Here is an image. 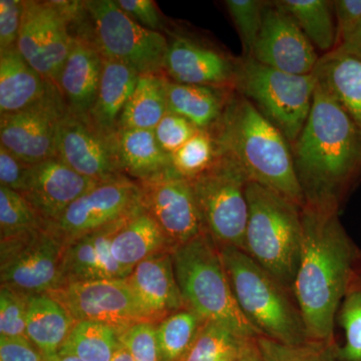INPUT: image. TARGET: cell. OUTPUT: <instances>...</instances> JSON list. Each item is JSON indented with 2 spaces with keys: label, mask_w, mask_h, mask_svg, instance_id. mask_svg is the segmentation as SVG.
<instances>
[{
  "label": "cell",
  "mask_w": 361,
  "mask_h": 361,
  "mask_svg": "<svg viewBox=\"0 0 361 361\" xmlns=\"http://www.w3.org/2000/svg\"><path fill=\"white\" fill-rule=\"evenodd\" d=\"M339 209L305 204L293 293L311 341H336V315L361 252L339 220Z\"/></svg>",
  "instance_id": "cell-1"
},
{
  "label": "cell",
  "mask_w": 361,
  "mask_h": 361,
  "mask_svg": "<svg viewBox=\"0 0 361 361\" xmlns=\"http://www.w3.org/2000/svg\"><path fill=\"white\" fill-rule=\"evenodd\" d=\"M305 204L341 208L361 176V130L318 84L302 132L291 145Z\"/></svg>",
  "instance_id": "cell-2"
},
{
  "label": "cell",
  "mask_w": 361,
  "mask_h": 361,
  "mask_svg": "<svg viewBox=\"0 0 361 361\" xmlns=\"http://www.w3.org/2000/svg\"><path fill=\"white\" fill-rule=\"evenodd\" d=\"M210 132L219 154L236 161L249 180L303 208L305 198L297 179L290 144L248 99L235 92L220 122Z\"/></svg>",
  "instance_id": "cell-3"
},
{
  "label": "cell",
  "mask_w": 361,
  "mask_h": 361,
  "mask_svg": "<svg viewBox=\"0 0 361 361\" xmlns=\"http://www.w3.org/2000/svg\"><path fill=\"white\" fill-rule=\"evenodd\" d=\"M178 284L186 306L246 338L261 336L240 310L223 262L220 246L205 232L172 251Z\"/></svg>",
  "instance_id": "cell-4"
},
{
  "label": "cell",
  "mask_w": 361,
  "mask_h": 361,
  "mask_svg": "<svg viewBox=\"0 0 361 361\" xmlns=\"http://www.w3.org/2000/svg\"><path fill=\"white\" fill-rule=\"evenodd\" d=\"M240 310L261 336L288 345L310 341L293 291L235 247H220Z\"/></svg>",
  "instance_id": "cell-5"
},
{
  "label": "cell",
  "mask_w": 361,
  "mask_h": 361,
  "mask_svg": "<svg viewBox=\"0 0 361 361\" xmlns=\"http://www.w3.org/2000/svg\"><path fill=\"white\" fill-rule=\"evenodd\" d=\"M245 248L261 267L293 291L302 245V208L249 180Z\"/></svg>",
  "instance_id": "cell-6"
},
{
  "label": "cell",
  "mask_w": 361,
  "mask_h": 361,
  "mask_svg": "<svg viewBox=\"0 0 361 361\" xmlns=\"http://www.w3.org/2000/svg\"><path fill=\"white\" fill-rule=\"evenodd\" d=\"M71 32L89 39L104 59L123 63L140 75H163L168 40L133 20L116 0L84 1Z\"/></svg>",
  "instance_id": "cell-7"
},
{
  "label": "cell",
  "mask_w": 361,
  "mask_h": 361,
  "mask_svg": "<svg viewBox=\"0 0 361 361\" xmlns=\"http://www.w3.org/2000/svg\"><path fill=\"white\" fill-rule=\"evenodd\" d=\"M317 87L311 75H291L252 58H240L235 90L267 118L290 146L302 132Z\"/></svg>",
  "instance_id": "cell-8"
},
{
  "label": "cell",
  "mask_w": 361,
  "mask_h": 361,
  "mask_svg": "<svg viewBox=\"0 0 361 361\" xmlns=\"http://www.w3.org/2000/svg\"><path fill=\"white\" fill-rule=\"evenodd\" d=\"M205 231L220 247L244 251L249 208V179L231 157L219 154L203 174L189 180Z\"/></svg>",
  "instance_id": "cell-9"
},
{
  "label": "cell",
  "mask_w": 361,
  "mask_h": 361,
  "mask_svg": "<svg viewBox=\"0 0 361 361\" xmlns=\"http://www.w3.org/2000/svg\"><path fill=\"white\" fill-rule=\"evenodd\" d=\"M82 9V1L25 0L16 47L23 59L56 87L73 44L71 23Z\"/></svg>",
  "instance_id": "cell-10"
},
{
  "label": "cell",
  "mask_w": 361,
  "mask_h": 361,
  "mask_svg": "<svg viewBox=\"0 0 361 361\" xmlns=\"http://www.w3.org/2000/svg\"><path fill=\"white\" fill-rule=\"evenodd\" d=\"M63 249V242L45 227L0 240L1 286L27 296L61 288Z\"/></svg>",
  "instance_id": "cell-11"
},
{
  "label": "cell",
  "mask_w": 361,
  "mask_h": 361,
  "mask_svg": "<svg viewBox=\"0 0 361 361\" xmlns=\"http://www.w3.org/2000/svg\"><path fill=\"white\" fill-rule=\"evenodd\" d=\"M75 322H96L122 332L135 323L155 322L125 279H101L66 285L49 292Z\"/></svg>",
  "instance_id": "cell-12"
},
{
  "label": "cell",
  "mask_w": 361,
  "mask_h": 361,
  "mask_svg": "<svg viewBox=\"0 0 361 361\" xmlns=\"http://www.w3.org/2000/svg\"><path fill=\"white\" fill-rule=\"evenodd\" d=\"M142 208L141 188L127 176L82 195L58 220L44 227L63 244L125 219Z\"/></svg>",
  "instance_id": "cell-13"
},
{
  "label": "cell",
  "mask_w": 361,
  "mask_h": 361,
  "mask_svg": "<svg viewBox=\"0 0 361 361\" xmlns=\"http://www.w3.org/2000/svg\"><path fill=\"white\" fill-rule=\"evenodd\" d=\"M68 108L56 85L25 110L0 118V145L28 164L56 157L59 126Z\"/></svg>",
  "instance_id": "cell-14"
},
{
  "label": "cell",
  "mask_w": 361,
  "mask_h": 361,
  "mask_svg": "<svg viewBox=\"0 0 361 361\" xmlns=\"http://www.w3.org/2000/svg\"><path fill=\"white\" fill-rule=\"evenodd\" d=\"M139 185L142 209L160 227L171 250L206 232L189 180L173 173Z\"/></svg>",
  "instance_id": "cell-15"
},
{
  "label": "cell",
  "mask_w": 361,
  "mask_h": 361,
  "mask_svg": "<svg viewBox=\"0 0 361 361\" xmlns=\"http://www.w3.org/2000/svg\"><path fill=\"white\" fill-rule=\"evenodd\" d=\"M296 21L277 1H267L252 59L291 75H311L320 59Z\"/></svg>",
  "instance_id": "cell-16"
},
{
  "label": "cell",
  "mask_w": 361,
  "mask_h": 361,
  "mask_svg": "<svg viewBox=\"0 0 361 361\" xmlns=\"http://www.w3.org/2000/svg\"><path fill=\"white\" fill-rule=\"evenodd\" d=\"M240 58L188 35L168 42L164 71L173 82L235 90Z\"/></svg>",
  "instance_id": "cell-17"
},
{
  "label": "cell",
  "mask_w": 361,
  "mask_h": 361,
  "mask_svg": "<svg viewBox=\"0 0 361 361\" xmlns=\"http://www.w3.org/2000/svg\"><path fill=\"white\" fill-rule=\"evenodd\" d=\"M56 158L78 174L99 183L125 177L118 167L111 140L68 111L59 123Z\"/></svg>",
  "instance_id": "cell-18"
},
{
  "label": "cell",
  "mask_w": 361,
  "mask_h": 361,
  "mask_svg": "<svg viewBox=\"0 0 361 361\" xmlns=\"http://www.w3.org/2000/svg\"><path fill=\"white\" fill-rule=\"evenodd\" d=\"M99 184L102 183L78 174L54 157L30 164L20 194L45 226L58 220L73 202Z\"/></svg>",
  "instance_id": "cell-19"
},
{
  "label": "cell",
  "mask_w": 361,
  "mask_h": 361,
  "mask_svg": "<svg viewBox=\"0 0 361 361\" xmlns=\"http://www.w3.org/2000/svg\"><path fill=\"white\" fill-rule=\"evenodd\" d=\"M71 35L73 44L58 89L71 115L85 120L97 99L104 59L89 39L77 33Z\"/></svg>",
  "instance_id": "cell-20"
},
{
  "label": "cell",
  "mask_w": 361,
  "mask_h": 361,
  "mask_svg": "<svg viewBox=\"0 0 361 361\" xmlns=\"http://www.w3.org/2000/svg\"><path fill=\"white\" fill-rule=\"evenodd\" d=\"M127 280L156 322L187 307L176 278L172 251L142 261Z\"/></svg>",
  "instance_id": "cell-21"
},
{
  "label": "cell",
  "mask_w": 361,
  "mask_h": 361,
  "mask_svg": "<svg viewBox=\"0 0 361 361\" xmlns=\"http://www.w3.org/2000/svg\"><path fill=\"white\" fill-rule=\"evenodd\" d=\"M140 75L130 66L104 59L97 99L85 121L106 139L111 140L120 129L123 111Z\"/></svg>",
  "instance_id": "cell-22"
},
{
  "label": "cell",
  "mask_w": 361,
  "mask_h": 361,
  "mask_svg": "<svg viewBox=\"0 0 361 361\" xmlns=\"http://www.w3.org/2000/svg\"><path fill=\"white\" fill-rule=\"evenodd\" d=\"M111 141L125 176L148 182L175 173L171 156L159 146L154 130L121 129Z\"/></svg>",
  "instance_id": "cell-23"
},
{
  "label": "cell",
  "mask_w": 361,
  "mask_h": 361,
  "mask_svg": "<svg viewBox=\"0 0 361 361\" xmlns=\"http://www.w3.org/2000/svg\"><path fill=\"white\" fill-rule=\"evenodd\" d=\"M168 111L183 116L201 130H212L224 115L235 90L183 85L165 78Z\"/></svg>",
  "instance_id": "cell-24"
},
{
  "label": "cell",
  "mask_w": 361,
  "mask_h": 361,
  "mask_svg": "<svg viewBox=\"0 0 361 361\" xmlns=\"http://www.w3.org/2000/svg\"><path fill=\"white\" fill-rule=\"evenodd\" d=\"M54 85L23 59L18 47L0 51V113H16L40 101Z\"/></svg>",
  "instance_id": "cell-25"
},
{
  "label": "cell",
  "mask_w": 361,
  "mask_h": 361,
  "mask_svg": "<svg viewBox=\"0 0 361 361\" xmlns=\"http://www.w3.org/2000/svg\"><path fill=\"white\" fill-rule=\"evenodd\" d=\"M313 73L361 130V59L334 49L320 56Z\"/></svg>",
  "instance_id": "cell-26"
},
{
  "label": "cell",
  "mask_w": 361,
  "mask_h": 361,
  "mask_svg": "<svg viewBox=\"0 0 361 361\" xmlns=\"http://www.w3.org/2000/svg\"><path fill=\"white\" fill-rule=\"evenodd\" d=\"M75 323L65 306L49 294L28 296L26 336L39 348L44 360L58 355Z\"/></svg>",
  "instance_id": "cell-27"
},
{
  "label": "cell",
  "mask_w": 361,
  "mask_h": 361,
  "mask_svg": "<svg viewBox=\"0 0 361 361\" xmlns=\"http://www.w3.org/2000/svg\"><path fill=\"white\" fill-rule=\"evenodd\" d=\"M164 251H172L160 227L142 207L116 233L111 255L123 269L132 273L135 266Z\"/></svg>",
  "instance_id": "cell-28"
},
{
  "label": "cell",
  "mask_w": 361,
  "mask_h": 361,
  "mask_svg": "<svg viewBox=\"0 0 361 361\" xmlns=\"http://www.w3.org/2000/svg\"><path fill=\"white\" fill-rule=\"evenodd\" d=\"M304 35L323 54L334 51L337 44V26L334 1L329 0H279Z\"/></svg>",
  "instance_id": "cell-29"
},
{
  "label": "cell",
  "mask_w": 361,
  "mask_h": 361,
  "mask_svg": "<svg viewBox=\"0 0 361 361\" xmlns=\"http://www.w3.org/2000/svg\"><path fill=\"white\" fill-rule=\"evenodd\" d=\"M167 113L165 75H141L123 111L118 130H154Z\"/></svg>",
  "instance_id": "cell-30"
},
{
  "label": "cell",
  "mask_w": 361,
  "mask_h": 361,
  "mask_svg": "<svg viewBox=\"0 0 361 361\" xmlns=\"http://www.w3.org/2000/svg\"><path fill=\"white\" fill-rule=\"evenodd\" d=\"M122 345L120 332L110 325L96 322H78L59 355H73L82 361H111Z\"/></svg>",
  "instance_id": "cell-31"
},
{
  "label": "cell",
  "mask_w": 361,
  "mask_h": 361,
  "mask_svg": "<svg viewBox=\"0 0 361 361\" xmlns=\"http://www.w3.org/2000/svg\"><path fill=\"white\" fill-rule=\"evenodd\" d=\"M205 322L188 307L161 320L156 329L160 360L183 361Z\"/></svg>",
  "instance_id": "cell-32"
},
{
  "label": "cell",
  "mask_w": 361,
  "mask_h": 361,
  "mask_svg": "<svg viewBox=\"0 0 361 361\" xmlns=\"http://www.w3.org/2000/svg\"><path fill=\"white\" fill-rule=\"evenodd\" d=\"M343 330V343H332L336 361H361V288L350 287L336 315Z\"/></svg>",
  "instance_id": "cell-33"
},
{
  "label": "cell",
  "mask_w": 361,
  "mask_h": 361,
  "mask_svg": "<svg viewBox=\"0 0 361 361\" xmlns=\"http://www.w3.org/2000/svg\"><path fill=\"white\" fill-rule=\"evenodd\" d=\"M44 228V221L23 195L0 186V240L14 238Z\"/></svg>",
  "instance_id": "cell-34"
},
{
  "label": "cell",
  "mask_w": 361,
  "mask_h": 361,
  "mask_svg": "<svg viewBox=\"0 0 361 361\" xmlns=\"http://www.w3.org/2000/svg\"><path fill=\"white\" fill-rule=\"evenodd\" d=\"M219 156L210 130H199L186 144L171 155L172 168L180 177L192 180L203 174Z\"/></svg>",
  "instance_id": "cell-35"
},
{
  "label": "cell",
  "mask_w": 361,
  "mask_h": 361,
  "mask_svg": "<svg viewBox=\"0 0 361 361\" xmlns=\"http://www.w3.org/2000/svg\"><path fill=\"white\" fill-rule=\"evenodd\" d=\"M61 275L63 287L78 282L104 279L92 235H85L65 244Z\"/></svg>",
  "instance_id": "cell-36"
},
{
  "label": "cell",
  "mask_w": 361,
  "mask_h": 361,
  "mask_svg": "<svg viewBox=\"0 0 361 361\" xmlns=\"http://www.w3.org/2000/svg\"><path fill=\"white\" fill-rule=\"evenodd\" d=\"M246 337L213 322H205L183 361H219L240 350Z\"/></svg>",
  "instance_id": "cell-37"
},
{
  "label": "cell",
  "mask_w": 361,
  "mask_h": 361,
  "mask_svg": "<svg viewBox=\"0 0 361 361\" xmlns=\"http://www.w3.org/2000/svg\"><path fill=\"white\" fill-rule=\"evenodd\" d=\"M233 23L236 26L243 47V58H252L263 25L267 1L261 0H227L225 1Z\"/></svg>",
  "instance_id": "cell-38"
},
{
  "label": "cell",
  "mask_w": 361,
  "mask_h": 361,
  "mask_svg": "<svg viewBox=\"0 0 361 361\" xmlns=\"http://www.w3.org/2000/svg\"><path fill=\"white\" fill-rule=\"evenodd\" d=\"M264 361H336L332 344L308 341L297 345L280 343L264 336L257 337Z\"/></svg>",
  "instance_id": "cell-39"
},
{
  "label": "cell",
  "mask_w": 361,
  "mask_h": 361,
  "mask_svg": "<svg viewBox=\"0 0 361 361\" xmlns=\"http://www.w3.org/2000/svg\"><path fill=\"white\" fill-rule=\"evenodd\" d=\"M28 296L0 287V336H26Z\"/></svg>",
  "instance_id": "cell-40"
},
{
  "label": "cell",
  "mask_w": 361,
  "mask_h": 361,
  "mask_svg": "<svg viewBox=\"0 0 361 361\" xmlns=\"http://www.w3.org/2000/svg\"><path fill=\"white\" fill-rule=\"evenodd\" d=\"M155 322L135 323L120 334L121 342L134 361H161L156 336Z\"/></svg>",
  "instance_id": "cell-41"
},
{
  "label": "cell",
  "mask_w": 361,
  "mask_h": 361,
  "mask_svg": "<svg viewBox=\"0 0 361 361\" xmlns=\"http://www.w3.org/2000/svg\"><path fill=\"white\" fill-rule=\"evenodd\" d=\"M186 118L168 111L154 129L157 142L168 155H172L199 132Z\"/></svg>",
  "instance_id": "cell-42"
},
{
  "label": "cell",
  "mask_w": 361,
  "mask_h": 361,
  "mask_svg": "<svg viewBox=\"0 0 361 361\" xmlns=\"http://www.w3.org/2000/svg\"><path fill=\"white\" fill-rule=\"evenodd\" d=\"M25 0H0V51L18 45Z\"/></svg>",
  "instance_id": "cell-43"
},
{
  "label": "cell",
  "mask_w": 361,
  "mask_h": 361,
  "mask_svg": "<svg viewBox=\"0 0 361 361\" xmlns=\"http://www.w3.org/2000/svg\"><path fill=\"white\" fill-rule=\"evenodd\" d=\"M334 7L337 26V47L361 27V0H334Z\"/></svg>",
  "instance_id": "cell-44"
},
{
  "label": "cell",
  "mask_w": 361,
  "mask_h": 361,
  "mask_svg": "<svg viewBox=\"0 0 361 361\" xmlns=\"http://www.w3.org/2000/svg\"><path fill=\"white\" fill-rule=\"evenodd\" d=\"M30 164L20 160L0 145V186L20 193L25 186Z\"/></svg>",
  "instance_id": "cell-45"
},
{
  "label": "cell",
  "mask_w": 361,
  "mask_h": 361,
  "mask_svg": "<svg viewBox=\"0 0 361 361\" xmlns=\"http://www.w3.org/2000/svg\"><path fill=\"white\" fill-rule=\"evenodd\" d=\"M0 361H45L27 336H0Z\"/></svg>",
  "instance_id": "cell-46"
},
{
  "label": "cell",
  "mask_w": 361,
  "mask_h": 361,
  "mask_svg": "<svg viewBox=\"0 0 361 361\" xmlns=\"http://www.w3.org/2000/svg\"><path fill=\"white\" fill-rule=\"evenodd\" d=\"M118 7L142 27L159 32L161 27L160 14L152 0H118Z\"/></svg>",
  "instance_id": "cell-47"
},
{
  "label": "cell",
  "mask_w": 361,
  "mask_h": 361,
  "mask_svg": "<svg viewBox=\"0 0 361 361\" xmlns=\"http://www.w3.org/2000/svg\"><path fill=\"white\" fill-rule=\"evenodd\" d=\"M232 361H264L256 338L247 339Z\"/></svg>",
  "instance_id": "cell-48"
},
{
  "label": "cell",
  "mask_w": 361,
  "mask_h": 361,
  "mask_svg": "<svg viewBox=\"0 0 361 361\" xmlns=\"http://www.w3.org/2000/svg\"><path fill=\"white\" fill-rule=\"evenodd\" d=\"M336 49L348 52V54H353L356 58L361 59V27L357 32L344 40Z\"/></svg>",
  "instance_id": "cell-49"
},
{
  "label": "cell",
  "mask_w": 361,
  "mask_h": 361,
  "mask_svg": "<svg viewBox=\"0 0 361 361\" xmlns=\"http://www.w3.org/2000/svg\"><path fill=\"white\" fill-rule=\"evenodd\" d=\"M111 361H134V358H133L128 348L122 343V345L118 349L116 355H114L113 360Z\"/></svg>",
  "instance_id": "cell-50"
},
{
  "label": "cell",
  "mask_w": 361,
  "mask_h": 361,
  "mask_svg": "<svg viewBox=\"0 0 361 361\" xmlns=\"http://www.w3.org/2000/svg\"><path fill=\"white\" fill-rule=\"evenodd\" d=\"M350 287H360L361 288V253L357 262H356L355 270H353V276L349 288Z\"/></svg>",
  "instance_id": "cell-51"
},
{
  "label": "cell",
  "mask_w": 361,
  "mask_h": 361,
  "mask_svg": "<svg viewBox=\"0 0 361 361\" xmlns=\"http://www.w3.org/2000/svg\"><path fill=\"white\" fill-rule=\"evenodd\" d=\"M45 361H82L80 360V358L75 357V356L73 355H56L54 357L51 358V360H47Z\"/></svg>",
  "instance_id": "cell-52"
}]
</instances>
